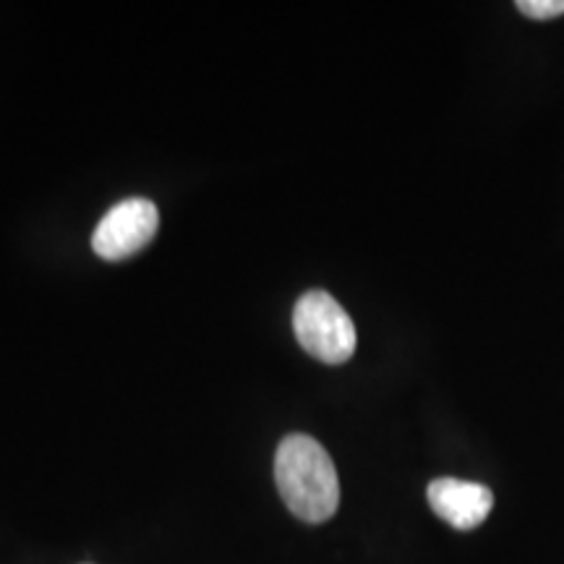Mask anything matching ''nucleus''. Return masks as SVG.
Wrapping results in <instances>:
<instances>
[{
  "instance_id": "obj_3",
  "label": "nucleus",
  "mask_w": 564,
  "mask_h": 564,
  "mask_svg": "<svg viewBox=\"0 0 564 564\" xmlns=\"http://www.w3.org/2000/svg\"><path fill=\"white\" fill-rule=\"evenodd\" d=\"M158 228L160 212L150 199H126L116 204L97 225L91 249L105 262H123L150 246Z\"/></svg>"
},
{
  "instance_id": "obj_1",
  "label": "nucleus",
  "mask_w": 564,
  "mask_h": 564,
  "mask_svg": "<svg viewBox=\"0 0 564 564\" xmlns=\"http://www.w3.org/2000/svg\"><path fill=\"white\" fill-rule=\"evenodd\" d=\"M274 481L282 502L306 523H324L340 507V478L327 449L314 436L291 434L274 455Z\"/></svg>"
},
{
  "instance_id": "obj_2",
  "label": "nucleus",
  "mask_w": 564,
  "mask_h": 564,
  "mask_svg": "<svg viewBox=\"0 0 564 564\" xmlns=\"http://www.w3.org/2000/svg\"><path fill=\"white\" fill-rule=\"evenodd\" d=\"M295 340L308 356L327 366H340L356 352V327L348 312L333 295L312 291L301 295L293 308Z\"/></svg>"
},
{
  "instance_id": "obj_4",
  "label": "nucleus",
  "mask_w": 564,
  "mask_h": 564,
  "mask_svg": "<svg viewBox=\"0 0 564 564\" xmlns=\"http://www.w3.org/2000/svg\"><path fill=\"white\" fill-rule=\"evenodd\" d=\"M426 497L432 510L457 531H474L489 518L494 507V494L484 484L460 478H436L429 484Z\"/></svg>"
},
{
  "instance_id": "obj_5",
  "label": "nucleus",
  "mask_w": 564,
  "mask_h": 564,
  "mask_svg": "<svg viewBox=\"0 0 564 564\" xmlns=\"http://www.w3.org/2000/svg\"><path fill=\"white\" fill-rule=\"evenodd\" d=\"M518 11L531 19H556L564 13V0H520Z\"/></svg>"
}]
</instances>
